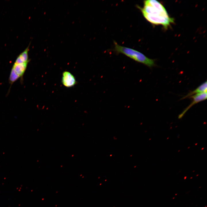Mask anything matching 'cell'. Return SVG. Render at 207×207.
I'll use <instances>...</instances> for the list:
<instances>
[{
  "mask_svg": "<svg viewBox=\"0 0 207 207\" xmlns=\"http://www.w3.org/2000/svg\"><path fill=\"white\" fill-rule=\"evenodd\" d=\"M137 7L144 18L152 24L161 25L167 29L174 22V19L169 16L164 5L158 1H144L143 7Z\"/></svg>",
  "mask_w": 207,
  "mask_h": 207,
  "instance_id": "cell-1",
  "label": "cell"
},
{
  "mask_svg": "<svg viewBox=\"0 0 207 207\" xmlns=\"http://www.w3.org/2000/svg\"><path fill=\"white\" fill-rule=\"evenodd\" d=\"M114 50L117 53H122L135 61L150 68L155 65L154 60L147 57L141 52L132 48L121 46L116 41L114 42Z\"/></svg>",
  "mask_w": 207,
  "mask_h": 207,
  "instance_id": "cell-2",
  "label": "cell"
},
{
  "mask_svg": "<svg viewBox=\"0 0 207 207\" xmlns=\"http://www.w3.org/2000/svg\"><path fill=\"white\" fill-rule=\"evenodd\" d=\"M207 97V92L195 95L190 97L189 98L192 99V101L189 105L179 115L178 118L179 119H181L192 106L199 102L206 100Z\"/></svg>",
  "mask_w": 207,
  "mask_h": 207,
  "instance_id": "cell-3",
  "label": "cell"
},
{
  "mask_svg": "<svg viewBox=\"0 0 207 207\" xmlns=\"http://www.w3.org/2000/svg\"><path fill=\"white\" fill-rule=\"evenodd\" d=\"M62 82L63 85L67 87H72L77 83L74 76L68 71H65L63 72Z\"/></svg>",
  "mask_w": 207,
  "mask_h": 207,
  "instance_id": "cell-4",
  "label": "cell"
},
{
  "mask_svg": "<svg viewBox=\"0 0 207 207\" xmlns=\"http://www.w3.org/2000/svg\"><path fill=\"white\" fill-rule=\"evenodd\" d=\"M207 81L199 85L195 89L189 92L186 95L183 97L181 99L189 98L193 95L207 92Z\"/></svg>",
  "mask_w": 207,
  "mask_h": 207,
  "instance_id": "cell-5",
  "label": "cell"
},
{
  "mask_svg": "<svg viewBox=\"0 0 207 207\" xmlns=\"http://www.w3.org/2000/svg\"><path fill=\"white\" fill-rule=\"evenodd\" d=\"M28 63V62L20 64L14 63L11 70H13L19 78L21 77L23 75Z\"/></svg>",
  "mask_w": 207,
  "mask_h": 207,
  "instance_id": "cell-6",
  "label": "cell"
},
{
  "mask_svg": "<svg viewBox=\"0 0 207 207\" xmlns=\"http://www.w3.org/2000/svg\"><path fill=\"white\" fill-rule=\"evenodd\" d=\"M29 47V46L19 55L14 63L20 64L29 62L30 60L28 56Z\"/></svg>",
  "mask_w": 207,
  "mask_h": 207,
  "instance_id": "cell-7",
  "label": "cell"
}]
</instances>
